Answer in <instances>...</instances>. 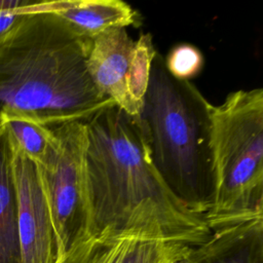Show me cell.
I'll list each match as a JSON object with an SVG mask.
<instances>
[{"label":"cell","instance_id":"cell-1","mask_svg":"<svg viewBox=\"0 0 263 263\" xmlns=\"http://www.w3.org/2000/svg\"><path fill=\"white\" fill-rule=\"evenodd\" d=\"M85 122L88 229H143L189 247L211 230L165 185L150 156L140 116L109 105Z\"/></svg>","mask_w":263,"mask_h":263},{"label":"cell","instance_id":"cell-2","mask_svg":"<svg viewBox=\"0 0 263 263\" xmlns=\"http://www.w3.org/2000/svg\"><path fill=\"white\" fill-rule=\"evenodd\" d=\"M91 39L57 13L23 14L0 38V114L45 125L86 121L114 104L87 71Z\"/></svg>","mask_w":263,"mask_h":263},{"label":"cell","instance_id":"cell-3","mask_svg":"<svg viewBox=\"0 0 263 263\" xmlns=\"http://www.w3.org/2000/svg\"><path fill=\"white\" fill-rule=\"evenodd\" d=\"M211 106L189 80L173 76L156 53L140 114L151 160L172 193L203 218L214 197Z\"/></svg>","mask_w":263,"mask_h":263},{"label":"cell","instance_id":"cell-4","mask_svg":"<svg viewBox=\"0 0 263 263\" xmlns=\"http://www.w3.org/2000/svg\"><path fill=\"white\" fill-rule=\"evenodd\" d=\"M214 230L263 217V89H238L211 106Z\"/></svg>","mask_w":263,"mask_h":263},{"label":"cell","instance_id":"cell-5","mask_svg":"<svg viewBox=\"0 0 263 263\" xmlns=\"http://www.w3.org/2000/svg\"><path fill=\"white\" fill-rule=\"evenodd\" d=\"M50 127L52 146L37 166L52 222L57 262L77 235L89 232L84 175L86 125L84 121H70Z\"/></svg>","mask_w":263,"mask_h":263},{"label":"cell","instance_id":"cell-6","mask_svg":"<svg viewBox=\"0 0 263 263\" xmlns=\"http://www.w3.org/2000/svg\"><path fill=\"white\" fill-rule=\"evenodd\" d=\"M157 51L151 34L135 41L125 28L91 39L87 71L96 88L130 116H140L150 69Z\"/></svg>","mask_w":263,"mask_h":263},{"label":"cell","instance_id":"cell-7","mask_svg":"<svg viewBox=\"0 0 263 263\" xmlns=\"http://www.w3.org/2000/svg\"><path fill=\"white\" fill-rule=\"evenodd\" d=\"M191 248L149 230L105 229L77 235L55 263H180Z\"/></svg>","mask_w":263,"mask_h":263},{"label":"cell","instance_id":"cell-8","mask_svg":"<svg viewBox=\"0 0 263 263\" xmlns=\"http://www.w3.org/2000/svg\"><path fill=\"white\" fill-rule=\"evenodd\" d=\"M12 148L21 263H54L55 237L38 166L13 144Z\"/></svg>","mask_w":263,"mask_h":263},{"label":"cell","instance_id":"cell-9","mask_svg":"<svg viewBox=\"0 0 263 263\" xmlns=\"http://www.w3.org/2000/svg\"><path fill=\"white\" fill-rule=\"evenodd\" d=\"M184 263H263V217L212 230Z\"/></svg>","mask_w":263,"mask_h":263},{"label":"cell","instance_id":"cell-10","mask_svg":"<svg viewBox=\"0 0 263 263\" xmlns=\"http://www.w3.org/2000/svg\"><path fill=\"white\" fill-rule=\"evenodd\" d=\"M45 10L57 13L90 39L110 29L125 28L137 20L136 11L121 0L47 1Z\"/></svg>","mask_w":263,"mask_h":263},{"label":"cell","instance_id":"cell-11","mask_svg":"<svg viewBox=\"0 0 263 263\" xmlns=\"http://www.w3.org/2000/svg\"><path fill=\"white\" fill-rule=\"evenodd\" d=\"M0 263H21L13 148L4 125L0 130Z\"/></svg>","mask_w":263,"mask_h":263},{"label":"cell","instance_id":"cell-12","mask_svg":"<svg viewBox=\"0 0 263 263\" xmlns=\"http://www.w3.org/2000/svg\"><path fill=\"white\" fill-rule=\"evenodd\" d=\"M4 126L12 144L22 153L36 164L44 161L53 143L50 126L21 116L4 117Z\"/></svg>","mask_w":263,"mask_h":263},{"label":"cell","instance_id":"cell-13","mask_svg":"<svg viewBox=\"0 0 263 263\" xmlns=\"http://www.w3.org/2000/svg\"><path fill=\"white\" fill-rule=\"evenodd\" d=\"M164 61L166 69L173 76L188 80L200 70L203 59L196 47L183 44L175 47Z\"/></svg>","mask_w":263,"mask_h":263},{"label":"cell","instance_id":"cell-14","mask_svg":"<svg viewBox=\"0 0 263 263\" xmlns=\"http://www.w3.org/2000/svg\"><path fill=\"white\" fill-rule=\"evenodd\" d=\"M26 13L17 10H0V38L5 35L20 20V17Z\"/></svg>","mask_w":263,"mask_h":263},{"label":"cell","instance_id":"cell-15","mask_svg":"<svg viewBox=\"0 0 263 263\" xmlns=\"http://www.w3.org/2000/svg\"><path fill=\"white\" fill-rule=\"evenodd\" d=\"M3 125H4V118H3V116L0 114V130L2 129Z\"/></svg>","mask_w":263,"mask_h":263}]
</instances>
